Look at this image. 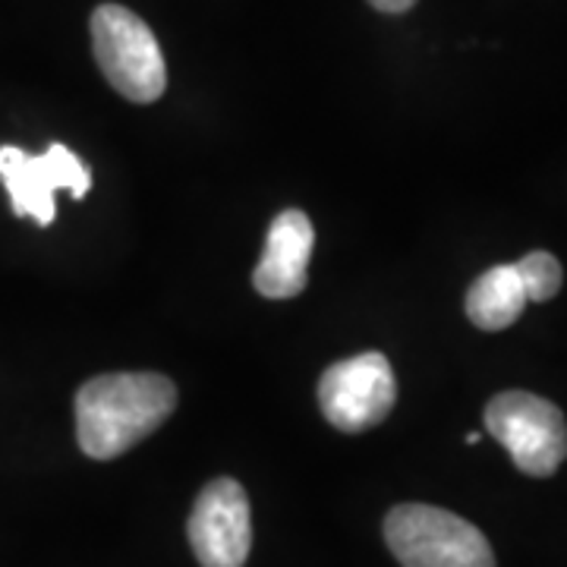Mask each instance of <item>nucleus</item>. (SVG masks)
Instances as JSON below:
<instances>
[{
  "instance_id": "1",
  "label": "nucleus",
  "mask_w": 567,
  "mask_h": 567,
  "mask_svg": "<svg viewBox=\"0 0 567 567\" xmlns=\"http://www.w3.org/2000/svg\"><path fill=\"white\" fill-rule=\"evenodd\" d=\"M177 410V385L158 372H111L76 391V439L92 461H114Z\"/></svg>"
},
{
  "instance_id": "2",
  "label": "nucleus",
  "mask_w": 567,
  "mask_h": 567,
  "mask_svg": "<svg viewBox=\"0 0 567 567\" xmlns=\"http://www.w3.org/2000/svg\"><path fill=\"white\" fill-rule=\"evenodd\" d=\"M92 51L104 80L123 99L152 104L164 95L167 70H164L162 44L148 29V22L133 10L121 3H102L92 13Z\"/></svg>"
},
{
  "instance_id": "3",
  "label": "nucleus",
  "mask_w": 567,
  "mask_h": 567,
  "mask_svg": "<svg viewBox=\"0 0 567 567\" xmlns=\"http://www.w3.org/2000/svg\"><path fill=\"white\" fill-rule=\"evenodd\" d=\"M385 543L404 567H495L483 529L432 505H398L385 517Z\"/></svg>"
},
{
  "instance_id": "4",
  "label": "nucleus",
  "mask_w": 567,
  "mask_h": 567,
  "mask_svg": "<svg viewBox=\"0 0 567 567\" xmlns=\"http://www.w3.org/2000/svg\"><path fill=\"white\" fill-rule=\"evenodd\" d=\"M486 432L527 476L546 480L567 457V423L558 406L529 394L502 391L486 406Z\"/></svg>"
},
{
  "instance_id": "5",
  "label": "nucleus",
  "mask_w": 567,
  "mask_h": 567,
  "mask_svg": "<svg viewBox=\"0 0 567 567\" xmlns=\"http://www.w3.org/2000/svg\"><path fill=\"white\" fill-rule=\"evenodd\" d=\"M0 181L10 193L17 218H32L39 227H48L58 215V189H66L73 199H85V193L92 189V171L61 142L48 145L44 155H29L17 145H3Z\"/></svg>"
},
{
  "instance_id": "6",
  "label": "nucleus",
  "mask_w": 567,
  "mask_h": 567,
  "mask_svg": "<svg viewBox=\"0 0 567 567\" xmlns=\"http://www.w3.org/2000/svg\"><path fill=\"white\" fill-rule=\"evenodd\" d=\"M398 401L394 369L385 353L369 350L350 360L328 365L319 379V406L322 416L341 432H365L385 423V416Z\"/></svg>"
},
{
  "instance_id": "7",
  "label": "nucleus",
  "mask_w": 567,
  "mask_h": 567,
  "mask_svg": "<svg viewBox=\"0 0 567 567\" xmlns=\"http://www.w3.org/2000/svg\"><path fill=\"white\" fill-rule=\"evenodd\" d=\"M186 533L203 567H244L252 548L246 488L230 476L212 480L193 505Z\"/></svg>"
},
{
  "instance_id": "8",
  "label": "nucleus",
  "mask_w": 567,
  "mask_h": 567,
  "mask_svg": "<svg viewBox=\"0 0 567 567\" xmlns=\"http://www.w3.org/2000/svg\"><path fill=\"white\" fill-rule=\"evenodd\" d=\"M312 246H316V230H312L309 215L297 212V208H287L281 215H275V221L268 227L262 259L252 271L256 290L268 300L297 297L306 287V278H309Z\"/></svg>"
},
{
  "instance_id": "9",
  "label": "nucleus",
  "mask_w": 567,
  "mask_h": 567,
  "mask_svg": "<svg viewBox=\"0 0 567 567\" xmlns=\"http://www.w3.org/2000/svg\"><path fill=\"white\" fill-rule=\"evenodd\" d=\"M527 290L514 265H495L466 290V319L483 331H505L527 309Z\"/></svg>"
},
{
  "instance_id": "10",
  "label": "nucleus",
  "mask_w": 567,
  "mask_h": 567,
  "mask_svg": "<svg viewBox=\"0 0 567 567\" xmlns=\"http://www.w3.org/2000/svg\"><path fill=\"white\" fill-rule=\"evenodd\" d=\"M517 275H520V284L527 290L529 303H546L551 300L558 290H561V281H565V271H561V262L551 256V252H529L520 262H514Z\"/></svg>"
},
{
  "instance_id": "11",
  "label": "nucleus",
  "mask_w": 567,
  "mask_h": 567,
  "mask_svg": "<svg viewBox=\"0 0 567 567\" xmlns=\"http://www.w3.org/2000/svg\"><path fill=\"white\" fill-rule=\"evenodd\" d=\"M369 3L382 13H406L410 7H416V0H369Z\"/></svg>"
},
{
  "instance_id": "12",
  "label": "nucleus",
  "mask_w": 567,
  "mask_h": 567,
  "mask_svg": "<svg viewBox=\"0 0 567 567\" xmlns=\"http://www.w3.org/2000/svg\"><path fill=\"white\" fill-rule=\"evenodd\" d=\"M480 439H483L480 432H470V435H466V445H480Z\"/></svg>"
}]
</instances>
